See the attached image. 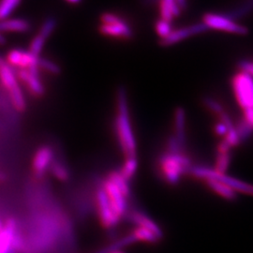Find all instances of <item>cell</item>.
<instances>
[{
  "instance_id": "cell-27",
  "label": "cell",
  "mask_w": 253,
  "mask_h": 253,
  "mask_svg": "<svg viewBox=\"0 0 253 253\" xmlns=\"http://www.w3.org/2000/svg\"><path fill=\"white\" fill-rule=\"evenodd\" d=\"M230 163V157L228 153H218L217 155V163H216V169H214L216 172L224 173L226 172L228 165Z\"/></svg>"
},
{
  "instance_id": "cell-12",
  "label": "cell",
  "mask_w": 253,
  "mask_h": 253,
  "mask_svg": "<svg viewBox=\"0 0 253 253\" xmlns=\"http://www.w3.org/2000/svg\"><path fill=\"white\" fill-rule=\"evenodd\" d=\"M208 30V27L206 25H204L203 23L196 24V25L190 26V27H184V28H180V29L172 31L169 36L161 40L160 44L162 46L172 45V44L177 43V42H179L181 41H183V40H185L189 37L204 33Z\"/></svg>"
},
{
  "instance_id": "cell-36",
  "label": "cell",
  "mask_w": 253,
  "mask_h": 253,
  "mask_svg": "<svg viewBox=\"0 0 253 253\" xmlns=\"http://www.w3.org/2000/svg\"><path fill=\"white\" fill-rule=\"evenodd\" d=\"M4 229V222H2V220L0 219V233L3 231Z\"/></svg>"
},
{
  "instance_id": "cell-29",
  "label": "cell",
  "mask_w": 253,
  "mask_h": 253,
  "mask_svg": "<svg viewBox=\"0 0 253 253\" xmlns=\"http://www.w3.org/2000/svg\"><path fill=\"white\" fill-rule=\"evenodd\" d=\"M56 26V23L54 19L49 18L46 20L45 22L42 24V26L40 29V33L42 35L45 37L46 39H48L49 37L52 35V33L54 32V28Z\"/></svg>"
},
{
  "instance_id": "cell-16",
  "label": "cell",
  "mask_w": 253,
  "mask_h": 253,
  "mask_svg": "<svg viewBox=\"0 0 253 253\" xmlns=\"http://www.w3.org/2000/svg\"><path fill=\"white\" fill-rule=\"evenodd\" d=\"M184 1H173V0H163L160 3V11L162 20L171 22L173 17L180 14L181 9L185 6Z\"/></svg>"
},
{
  "instance_id": "cell-1",
  "label": "cell",
  "mask_w": 253,
  "mask_h": 253,
  "mask_svg": "<svg viewBox=\"0 0 253 253\" xmlns=\"http://www.w3.org/2000/svg\"><path fill=\"white\" fill-rule=\"evenodd\" d=\"M116 127L118 142L121 150L127 158H136V140L131 127L128 113L126 91L119 88L118 92V116L116 119Z\"/></svg>"
},
{
  "instance_id": "cell-7",
  "label": "cell",
  "mask_w": 253,
  "mask_h": 253,
  "mask_svg": "<svg viewBox=\"0 0 253 253\" xmlns=\"http://www.w3.org/2000/svg\"><path fill=\"white\" fill-rule=\"evenodd\" d=\"M96 208L101 226L107 230H112L118 226L120 218L115 214L102 188L96 191Z\"/></svg>"
},
{
  "instance_id": "cell-23",
  "label": "cell",
  "mask_w": 253,
  "mask_h": 253,
  "mask_svg": "<svg viewBox=\"0 0 253 253\" xmlns=\"http://www.w3.org/2000/svg\"><path fill=\"white\" fill-rule=\"evenodd\" d=\"M50 172L54 178L57 180L66 182L70 179V172L67 169V167L64 165L63 163L58 162V161H53L49 168Z\"/></svg>"
},
{
  "instance_id": "cell-32",
  "label": "cell",
  "mask_w": 253,
  "mask_h": 253,
  "mask_svg": "<svg viewBox=\"0 0 253 253\" xmlns=\"http://www.w3.org/2000/svg\"><path fill=\"white\" fill-rule=\"evenodd\" d=\"M240 69L243 71V73L249 74L253 78V62L250 61H242L239 63Z\"/></svg>"
},
{
  "instance_id": "cell-11",
  "label": "cell",
  "mask_w": 253,
  "mask_h": 253,
  "mask_svg": "<svg viewBox=\"0 0 253 253\" xmlns=\"http://www.w3.org/2000/svg\"><path fill=\"white\" fill-rule=\"evenodd\" d=\"M54 161V152L52 148L48 145H42L37 150L33 161H32V170L38 178H41L44 175L51 164Z\"/></svg>"
},
{
  "instance_id": "cell-30",
  "label": "cell",
  "mask_w": 253,
  "mask_h": 253,
  "mask_svg": "<svg viewBox=\"0 0 253 253\" xmlns=\"http://www.w3.org/2000/svg\"><path fill=\"white\" fill-rule=\"evenodd\" d=\"M253 127L250 126L248 123H246L244 120L238 125V127L236 128V132H237V135L239 137V140H244L247 137L252 134L253 132Z\"/></svg>"
},
{
  "instance_id": "cell-3",
  "label": "cell",
  "mask_w": 253,
  "mask_h": 253,
  "mask_svg": "<svg viewBox=\"0 0 253 253\" xmlns=\"http://www.w3.org/2000/svg\"><path fill=\"white\" fill-rule=\"evenodd\" d=\"M189 172L195 177L202 178L204 180L207 179H213L217 180L224 185L231 188L232 190H235V192H241L247 195L253 196V185L246 183L243 181L236 179L235 177H232L230 175H227L225 173H220L206 167H190Z\"/></svg>"
},
{
  "instance_id": "cell-9",
  "label": "cell",
  "mask_w": 253,
  "mask_h": 253,
  "mask_svg": "<svg viewBox=\"0 0 253 253\" xmlns=\"http://www.w3.org/2000/svg\"><path fill=\"white\" fill-rule=\"evenodd\" d=\"M41 57H37L29 51L22 49L9 50L6 57V63L9 67L18 68L19 70H28L34 73H39V60Z\"/></svg>"
},
{
  "instance_id": "cell-20",
  "label": "cell",
  "mask_w": 253,
  "mask_h": 253,
  "mask_svg": "<svg viewBox=\"0 0 253 253\" xmlns=\"http://www.w3.org/2000/svg\"><path fill=\"white\" fill-rule=\"evenodd\" d=\"M131 235H133L136 242H144L146 244L155 245L159 243L161 241V239L156 235H154L152 232L146 230L145 228H141V227H137L133 232L131 233Z\"/></svg>"
},
{
  "instance_id": "cell-6",
  "label": "cell",
  "mask_w": 253,
  "mask_h": 253,
  "mask_svg": "<svg viewBox=\"0 0 253 253\" xmlns=\"http://www.w3.org/2000/svg\"><path fill=\"white\" fill-rule=\"evenodd\" d=\"M99 30L104 36L120 39H128L132 35L130 28L126 23L118 15L111 12L101 14Z\"/></svg>"
},
{
  "instance_id": "cell-31",
  "label": "cell",
  "mask_w": 253,
  "mask_h": 253,
  "mask_svg": "<svg viewBox=\"0 0 253 253\" xmlns=\"http://www.w3.org/2000/svg\"><path fill=\"white\" fill-rule=\"evenodd\" d=\"M205 104H206L208 108L210 109L212 112L216 113L217 115H220V114L223 112L221 106L217 103V101H215V100H212V99H209V98L205 99Z\"/></svg>"
},
{
  "instance_id": "cell-34",
  "label": "cell",
  "mask_w": 253,
  "mask_h": 253,
  "mask_svg": "<svg viewBox=\"0 0 253 253\" xmlns=\"http://www.w3.org/2000/svg\"><path fill=\"white\" fill-rule=\"evenodd\" d=\"M215 129L218 135H226L227 134V126L222 122L218 123Z\"/></svg>"
},
{
  "instance_id": "cell-5",
  "label": "cell",
  "mask_w": 253,
  "mask_h": 253,
  "mask_svg": "<svg viewBox=\"0 0 253 253\" xmlns=\"http://www.w3.org/2000/svg\"><path fill=\"white\" fill-rule=\"evenodd\" d=\"M235 99L243 110L253 109V78L247 73H239L233 78Z\"/></svg>"
},
{
  "instance_id": "cell-13",
  "label": "cell",
  "mask_w": 253,
  "mask_h": 253,
  "mask_svg": "<svg viewBox=\"0 0 253 253\" xmlns=\"http://www.w3.org/2000/svg\"><path fill=\"white\" fill-rule=\"evenodd\" d=\"M19 81L22 82L29 91V93L35 97H41L44 94V86L40 80L39 73H34L28 70H19L15 73Z\"/></svg>"
},
{
  "instance_id": "cell-24",
  "label": "cell",
  "mask_w": 253,
  "mask_h": 253,
  "mask_svg": "<svg viewBox=\"0 0 253 253\" xmlns=\"http://www.w3.org/2000/svg\"><path fill=\"white\" fill-rule=\"evenodd\" d=\"M137 167H138L137 159L136 158H127L119 172L126 181L130 180L133 177V175L135 174Z\"/></svg>"
},
{
  "instance_id": "cell-26",
  "label": "cell",
  "mask_w": 253,
  "mask_h": 253,
  "mask_svg": "<svg viewBox=\"0 0 253 253\" xmlns=\"http://www.w3.org/2000/svg\"><path fill=\"white\" fill-rule=\"evenodd\" d=\"M39 69H42L46 73H51L54 75H57L61 73L60 67L57 64L54 63V61L47 58H40Z\"/></svg>"
},
{
  "instance_id": "cell-37",
  "label": "cell",
  "mask_w": 253,
  "mask_h": 253,
  "mask_svg": "<svg viewBox=\"0 0 253 253\" xmlns=\"http://www.w3.org/2000/svg\"><path fill=\"white\" fill-rule=\"evenodd\" d=\"M4 179V174L2 172H0V180H3Z\"/></svg>"
},
{
  "instance_id": "cell-28",
  "label": "cell",
  "mask_w": 253,
  "mask_h": 253,
  "mask_svg": "<svg viewBox=\"0 0 253 253\" xmlns=\"http://www.w3.org/2000/svg\"><path fill=\"white\" fill-rule=\"evenodd\" d=\"M156 31L159 34V36L162 38V40L169 36L172 32V28L169 22H166L164 20H160L156 25Z\"/></svg>"
},
{
  "instance_id": "cell-2",
  "label": "cell",
  "mask_w": 253,
  "mask_h": 253,
  "mask_svg": "<svg viewBox=\"0 0 253 253\" xmlns=\"http://www.w3.org/2000/svg\"><path fill=\"white\" fill-rule=\"evenodd\" d=\"M0 83L6 89L14 109L18 112H24L27 107V102L24 93L19 85L16 74L6 61L0 57Z\"/></svg>"
},
{
  "instance_id": "cell-15",
  "label": "cell",
  "mask_w": 253,
  "mask_h": 253,
  "mask_svg": "<svg viewBox=\"0 0 253 253\" xmlns=\"http://www.w3.org/2000/svg\"><path fill=\"white\" fill-rule=\"evenodd\" d=\"M128 217L129 220L137 225V227L145 228L146 230L152 232L154 235H157L161 240L163 239V233L161 227L159 226L153 219L147 217L144 213L137 210H132L128 214Z\"/></svg>"
},
{
  "instance_id": "cell-18",
  "label": "cell",
  "mask_w": 253,
  "mask_h": 253,
  "mask_svg": "<svg viewBox=\"0 0 253 253\" xmlns=\"http://www.w3.org/2000/svg\"><path fill=\"white\" fill-rule=\"evenodd\" d=\"M185 122H186V114L185 110L181 107L175 110L174 113V125H175V136L179 145L183 147L185 144Z\"/></svg>"
},
{
  "instance_id": "cell-8",
  "label": "cell",
  "mask_w": 253,
  "mask_h": 253,
  "mask_svg": "<svg viewBox=\"0 0 253 253\" xmlns=\"http://www.w3.org/2000/svg\"><path fill=\"white\" fill-rule=\"evenodd\" d=\"M203 24L206 25L208 29H216L237 35H246L249 33V29L247 27L236 24L228 16L216 13L205 14Z\"/></svg>"
},
{
  "instance_id": "cell-10",
  "label": "cell",
  "mask_w": 253,
  "mask_h": 253,
  "mask_svg": "<svg viewBox=\"0 0 253 253\" xmlns=\"http://www.w3.org/2000/svg\"><path fill=\"white\" fill-rule=\"evenodd\" d=\"M102 190H104L106 196L109 200V203L113 208L115 214L120 219L126 215L127 211V204L126 198L120 192V190L108 179L103 181Z\"/></svg>"
},
{
  "instance_id": "cell-17",
  "label": "cell",
  "mask_w": 253,
  "mask_h": 253,
  "mask_svg": "<svg viewBox=\"0 0 253 253\" xmlns=\"http://www.w3.org/2000/svg\"><path fill=\"white\" fill-rule=\"evenodd\" d=\"M30 24L27 20L21 18H9L0 22V32L25 33L29 31Z\"/></svg>"
},
{
  "instance_id": "cell-14",
  "label": "cell",
  "mask_w": 253,
  "mask_h": 253,
  "mask_svg": "<svg viewBox=\"0 0 253 253\" xmlns=\"http://www.w3.org/2000/svg\"><path fill=\"white\" fill-rule=\"evenodd\" d=\"M18 221L14 217H9L4 222V229L0 233V253H10L14 235L19 230Z\"/></svg>"
},
{
  "instance_id": "cell-21",
  "label": "cell",
  "mask_w": 253,
  "mask_h": 253,
  "mask_svg": "<svg viewBox=\"0 0 253 253\" xmlns=\"http://www.w3.org/2000/svg\"><path fill=\"white\" fill-rule=\"evenodd\" d=\"M109 181H111L118 190H120V192L127 198L130 195V190L127 184V181L120 174L119 172H112L109 173L108 178Z\"/></svg>"
},
{
  "instance_id": "cell-35",
  "label": "cell",
  "mask_w": 253,
  "mask_h": 253,
  "mask_svg": "<svg viewBox=\"0 0 253 253\" xmlns=\"http://www.w3.org/2000/svg\"><path fill=\"white\" fill-rule=\"evenodd\" d=\"M6 43V39L3 36V34L0 32V45H4Z\"/></svg>"
},
{
  "instance_id": "cell-4",
  "label": "cell",
  "mask_w": 253,
  "mask_h": 253,
  "mask_svg": "<svg viewBox=\"0 0 253 253\" xmlns=\"http://www.w3.org/2000/svg\"><path fill=\"white\" fill-rule=\"evenodd\" d=\"M161 168L165 179L170 184H176L181 175L190 169V161L181 153H168L161 158Z\"/></svg>"
},
{
  "instance_id": "cell-38",
  "label": "cell",
  "mask_w": 253,
  "mask_h": 253,
  "mask_svg": "<svg viewBox=\"0 0 253 253\" xmlns=\"http://www.w3.org/2000/svg\"><path fill=\"white\" fill-rule=\"evenodd\" d=\"M69 3H70V4H78L79 2H78V1H70Z\"/></svg>"
},
{
  "instance_id": "cell-22",
  "label": "cell",
  "mask_w": 253,
  "mask_h": 253,
  "mask_svg": "<svg viewBox=\"0 0 253 253\" xmlns=\"http://www.w3.org/2000/svg\"><path fill=\"white\" fill-rule=\"evenodd\" d=\"M18 0H2L0 1V22L9 18V16L20 6Z\"/></svg>"
},
{
  "instance_id": "cell-25",
  "label": "cell",
  "mask_w": 253,
  "mask_h": 253,
  "mask_svg": "<svg viewBox=\"0 0 253 253\" xmlns=\"http://www.w3.org/2000/svg\"><path fill=\"white\" fill-rule=\"evenodd\" d=\"M45 37L42 35L40 32L37 34L36 36L34 37L30 42L29 45V52L32 54H34L37 57H40V54L42 53L44 44L46 42Z\"/></svg>"
},
{
  "instance_id": "cell-19",
  "label": "cell",
  "mask_w": 253,
  "mask_h": 253,
  "mask_svg": "<svg viewBox=\"0 0 253 253\" xmlns=\"http://www.w3.org/2000/svg\"><path fill=\"white\" fill-rule=\"evenodd\" d=\"M207 185L208 188H210L214 192H216L219 196H221L224 199L229 200V201H234L236 199V192L235 190H232L226 185L220 183L217 180L213 179H207Z\"/></svg>"
},
{
  "instance_id": "cell-33",
  "label": "cell",
  "mask_w": 253,
  "mask_h": 253,
  "mask_svg": "<svg viewBox=\"0 0 253 253\" xmlns=\"http://www.w3.org/2000/svg\"><path fill=\"white\" fill-rule=\"evenodd\" d=\"M244 121L253 128V109L244 110Z\"/></svg>"
}]
</instances>
